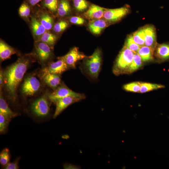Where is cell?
Listing matches in <instances>:
<instances>
[{
    "mask_svg": "<svg viewBox=\"0 0 169 169\" xmlns=\"http://www.w3.org/2000/svg\"><path fill=\"white\" fill-rule=\"evenodd\" d=\"M30 64V60L24 57L19 58L3 71L4 84L9 98L14 101L17 90Z\"/></svg>",
    "mask_w": 169,
    "mask_h": 169,
    "instance_id": "cell-1",
    "label": "cell"
},
{
    "mask_svg": "<svg viewBox=\"0 0 169 169\" xmlns=\"http://www.w3.org/2000/svg\"><path fill=\"white\" fill-rule=\"evenodd\" d=\"M102 63L101 52L99 49L95 50L92 55L83 59L81 69L85 74L93 79L98 78Z\"/></svg>",
    "mask_w": 169,
    "mask_h": 169,
    "instance_id": "cell-2",
    "label": "cell"
},
{
    "mask_svg": "<svg viewBox=\"0 0 169 169\" xmlns=\"http://www.w3.org/2000/svg\"><path fill=\"white\" fill-rule=\"evenodd\" d=\"M135 53L124 46L118 55L113 67V72L118 75L125 74L132 62Z\"/></svg>",
    "mask_w": 169,
    "mask_h": 169,
    "instance_id": "cell-3",
    "label": "cell"
},
{
    "mask_svg": "<svg viewBox=\"0 0 169 169\" xmlns=\"http://www.w3.org/2000/svg\"><path fill=\"white\" fill-rule=\"evenodd\" d=\"M53 49L46 43L36 41L34 43L33 55L42 64L50 60L53 56Z\"/></svg>",
    "mask_w": 169,
    "mask_h": 169,
    "instance_id": "cell-4",
    "label": "cell"
},
{
    "mask_svg": "<svg viewBox=\"0 0 169 169\" xmlns=\"http://www.w3.org/2000/svg\"><path fill=\"white\" fill-rule=\"evenodd\" d=\"M69 96L80 98L82 100L85 98L84 94L72 91L64 84H61L54 92L47 95L48 98L54 103L59 99Z\"/></svg>",
    "mask_w": 169,
    "mask_h": 169,
    "instance_id": "cell-5",
    "label": "cell"
},
{
    "mask_svg": "<svg viewBox=\"0 0 169 169\" xmlns=\"http://www.w3.org/2000/svg\"><path fill=\"white\" fill-rule=\"evenodd\" d=\"M40 87L38 79L34 75H31L25 79L22 87V92L26 95L32 96L37 92Z\"/></svg>",
    "mask_w": 169,
    "mask_h": 169,
    "instance_id": "cell-6",
    "label": "cell"
},
{
    "mask_svg": "<svg viewBox=\"0 0 169 169\" xmlns=\"http://www.w3.org/2000/svg\"><path fill=\"white\" fill-rule=\"evenodd\" d=\"M31 109L33 113L38 117L47 115L50 111L48 101L45 96H42L34 101L32 103Z\"/></svg>",
    "mask_w": 169,
    "mask_h": 169,
    "instance_id": "cell-7",
    "label": "cell"
},
{
    "mask_svg": "<svg viewBox=\"0 0 169 169\" xmlns=\"http://www.w3.org/2000/svg\"><path fill=\"white\" fill-rule=\"evenodd\" d=\"M86 56L80 52L77 47H75L71 49L66 54L59 58L65 61L69 69H74L76 67V63L83 59Z\"/></svg>",
    "mask_w": 169,
    "mask_h": 169,
    "instance_id": "cell-8",
    "label": "cell"
},
{
    "mask_svg": "<svg viewBox=\"0 0 169 169\" xmlns=\"http://www.w3.org/2000/svg\"><path fill=\"white\" fill-rule=\"evenodd\" d=\"M128 8L124 7L119 8L106 9L103 16L105 19L110 22L118 21L125 16L129 12Z\"/></svg>",
    "mask_w": 169,
    "mask_h": 169,
    "instance_id": "cell-9",
    "label": "cell"
},
{
    "mask_svg": "<svg viewBox=\"0 0 169 169\" xmlns=\"http://www.w3.org/2000/svg\"><path fill=\"white\" fill-rule=\"evenodd\" d=\"M58 60L55 62L50 63L47 66L44 68L42 73H50L60 75L69 68L65 61L60 58H58Z\"/></svg>",
    "mask_w": 169,
    "mask_h": 169,
    "instance_id": "cell-10",
    "label": "cell"
},
{
    "mask_svg": "<svg viewBox=\"0 0 169 169\" xmlns=\"http://www.w3.org/2000/svg\"><path fill=\"white\" fill-rule=\"evenodd\" d=\"M82 100L80 98L71 96L66 97L58 100L55 103L56 107L53 118L56 117L69 105Z\"/></svg>",
    "mask_w": 169,
    "mask_h": 169,
    "instance_id": "cell-11",
    "label": "cell"
},
{
    "mask_svg": "<svg viewBox=\"0 0 169 169\" xmlns=\"http://www.w3.org/2000/svg\"><path fill=\"white\" fill-rule=\"evenodd\" d=\"M145 35V45L153 49L157 45L155 29L152 26H149L143 28Z\"/></svg>",
    "mask_w": 169,
    "mask_h": 169,
    "instance_id": "cell-12",
    "label": "cell"
},
{
    "mask_svg": "<svg viewBox=\"0 0 169 169\" xmlns=\"http://www.w3.org/2000/svg\"><path fill=\"white\" fill-rule=\"evenodd\" d=\"M42 79L45 84L54 90L61 84L60 75L50 73H42Z\"/></svg>",
    "mask_w": 169,
    "mask_h": 169,
    "instance_id": "cell-13",
    "label": "cell"
},
{
    "mask_svg": "<svg viewBox=\"0 0 169 169\" xmlns=\"http://www.w3.org/2000/svg\"><path fill=\"white\" fill-rule=\"evenodd\" d=\"M106 9L97 5L92 4L84 13V15L86 18L92 20L100 19L103 17Z\"/></svg>",
    "mask_w": 169,
    "mask_h": 169,
    "instance_id": "cell-14",
    "label": "cell"
},
{
    "mask_svg": "<svg viewBox=\"0 0 169 169\" xmlns=\"http://www.w3.org/2000/svg\"><path fill=\"white\" fill-rule=\"evenodd\" d=\"M155 49V55L159 62L169 60V43L157 44Z\"/></svg>",
    "mask_w": 169,
    "mask_h": 169,
    "instance_id": "cell-15",
    "label": "cell"
},
{
    "mask_svg": "<svg viewBox=\"0 0 169 169\" xmlns=\"http://www.w3.org/2000/svg\"><path fill=\"white\" fill-rule=\"evenodd\" d=\"M38 13V19L47 31L52 29L54 25L53 17L49 13L44 11H40Z\"/></svg>",
    "mask_w": 169,
    "mask_h": 169,
    "instance_id": "cell-16",
    "label": "cell"
},
{
    "mask_svg": "<svg viewBox=\"0 0 169 169\" xmlns=\"http://www.w3.org/2000/svg\"><path fill=\"white\" fill-rule=\"evenodd\" d=\"M108 23L105 20L98 19L93 20L89 23L88 27L93 33L98 35L108 26Z\"/></svg>",
    "mask_w": 169,
    "mask_h": 169,
    "instance_id": "cell-17",
    "label": "cell"
},
{
    "mask_svg": "<svg viewBox=\"0 0 169 169\" xmlns=\"http://www.w3.org/2000/svg\"><path fill=\"white\" fill-rule=\"evenodd\" d=\"M30 27L33 36L36 40L47 31L38 18L34 17L31 18Z\"/></svg>",
    "mask_w": 169,
    "mask_h": 169,
    "instance_id": "cell-18",
    "label": "cell"
},
{
    "mask_svg": "<svg viewBox=\"0 0 169 169\" xmlns=\"http://www.w3.org/2000/svg\"><path fill=\"white\" fill-rule=\"evenodd\" d=\"M16 52L15 50L4 41L0 42V58L2 61L9 59Z\"/></svg>",
    "mask_w": 169,
    "mask_h": 169,
    "instance_id": "cell-19",
    "label": "cell"
},
{
    "mask_svg": "<svg viewBox=\"0 0 169 169\" xmlns=\"http://www.w3.org/2000/svg\"><path fill=\"white\" fill-rule=\"evenodd\" d=\"M0 113L9 120L17 115V114L13 111L9 107L1 94L0 96Z\"/></svg>",
    "mask_w": 169,
    "mask_h": 169,
    "instance_id": "cell-20",
    "label": "cell"
},
{
    "mask_svg": "<svg viewBox=\"0 0 169 169\" xmlns=\"http://www.w3.org/2000/svg\"><path fill=\"white\" fill-rule=\"evenodd\" d=\"M71 11L69 0H59L57 12L58 15L64 17L69 15Z\"/></svg>",
    "mask_w": 169,
    "mask_h": 169,
    "instance_id": "cell-21",
    "label": "cell"
},
{
    "mask_svg": "<svg viewBox=\"0 0 169 169\" xmlns=\"http://www.w3.org/2000/svg\"><path fill=\"white\" fill-rule=\"evenodd\" d=\"M57 38V37L55 34L49 31H46L36 41L44 43L53 48Z\"/></svg>",
    "mask_w": 169,
    "mask_h": 169,
    "instance_id": "cell-22",
    "label": "cell"
},
{
    "mask_svg": "<svg viewBox=\"0 0 169 169\" xmlns=\"http://www.w3.org/2000/svg\"><path fill=\"white\" fill-rule=\"evenodd\" d=\"M154 51L151 48L144 45L140 47L137 53L140 56L143 61H148L153 59Z\"/></svg>",
    "mask_w": 169,
    "mask_h": 169,
    "instance_id": "cell-23",
    "label": "cell"
},
{
    "mask_svg": "<svg viewBox=\"0 0 169 169\" xmlns=\"http://www.w3.org/2000/svg\"><path fill=\"white\" fill-rule=\"evenodd\" d=\"M141 59L137 53H135L133 60L125 73H130L139 69L142 65Z\"/></svg>",
    "mask_w": 169,
    "mask_h": 169,
    "instance_id": "cell-24",
    "label": "cell"
},
{
    "mask_svg": "<svg viewBox=\"0 0 169 169\" xmlns=\"http://www.w3.org/2000/svg\"><path fill=\"white\" fill-rule=\"evenodd\" d=\"M165 86L163 85L152 84L146 82H141V88L140 92L143 93L163 88Z\"/></svg>",
    "mask_w": 169,
    "mask_h": 169,
    "instance_id": "cell-25",
    "label": "cell"
},
{
    "mask_svg": "<svg viewBox=\"0 0 169 169\" xmlns=\"http://www.w3.org/2000/svg\"><path fill=\"white\" fill-rule=\"evenodd\" d=\"M132 35L136 44L141 47L145 45V35L143 28L136 31Z\"/></svg>",
    "mask_w": 169,
    "mask_h": 169,
    "instance_id": "cell-26",
    "label": "cell"
},
{
    "mask_svg": "<svg viewBox=\"0 0 169 169\" xmlns=\"http://www.w3.org/2000/svg\"><path fill=\"white\" fill-rule=\"evenodd\" d=\"M59 0H43V4L45 8L52 12L57 11Z\"/></svg>",
    "mask_w": 169,
    "mask_h": 169,
    "instance_id": "cell-27",
    "label": "cell"
},
{
    "mask_svg": "<svg viewBox=\"0 0 169 169\" xmlns=\"http://www.w3.org/2000/svg\"><path fill=\"white\" fill-rule=\"evenodd\" d=\"M124 46L135 53H137L141 47L135 43L132 35H130L127 37Z\"/></svg>",
    "mask_w": 169,
    "mask_h": 169,
    "instance_id": "cell-28",
    "label": "cell"
},
{
    "mask_svg": "<svg viewBox=\"0 0 169 169\" xmlns=\"http://www.w3.org/2000/svg\"><path fill=\"white\" fill-rule=\"evenodd\" d=\"M123 88L125 90L131 92H140L141 88V82H135L130 83L123 86Z\"/></svg>",
    "mask_w": 169,
    "mask_h": 169,
    "instance_id": "cell-29",
    "label": "cell"
},
{
    "mask_svg": "<svg viewBox=\"0 0 169 169\" xmlns=\"http://www.w3.org/2000/svg\"><path fill=\"white\" fill-rule=\"evenodd\" d=\"M74 6L79 12H83L88 8L89 4L86 0H73Z\"/></svg>",
    "mask_w": 169,
    "mask_h": 169,
    "instance_id": "cell-30",
    "label": "cell"
},
{
    "mask_svg": "<svg viewBox=\"0 0 169 169\" xmlns=\"http://www.w3.org/2000/svg\"><path fill=\"white\" fill-rule=\"evenodd\" d=\"M10 156L9 150L7 148L3 149L0 154V163L1 165L5 166L9 162Z\"/></svg>",
    "mask_w": 169,
    "mask_h": 169,
    "instance_id": "cell-31",
    "label": "cell"
},
{
    "mask_svg": "<svg viewBox=\"0 0 169 169\" xmlns=\"http://www.w3.org/2000/svg\"><path fill=\"white\" fill-rule=\"evenodd\" d=\"M68 23L63 20L60 21L54 25L53 29L56 33H60L64 31L68 27Z\"/></svg>",
    "mask_w": 169,
    "mask_h": 169,
    "instance_id": "cell-32",
    "label": "cell"
},
{
    "mask_svg": "<svg viewBox=\"0 0 169 169\" xmlns=\"http://www.w3.org/2000/svg\"><path fill=\"white\" fill-rule=\"evenodd\" d=\"M19 13L22 17L28 18L30 15V9L28 3H23L19 8Z\"/></svg>",
    "mask_w": 169,
    "mask_h": 169,
    "instance_id": "cell-33",
    "label": "cell"
},
{
    "mask_svg": "<svg viewBox=\"0 0 169 169\" xmlns=\"http://www.w3.org/2000/svg\"><path fill=\"white\" fill-rule=\"evenodd\" d=\"M9 120L0 113V132L2 133L6 129Z\"/></svg>",
    "mask_w": 169,
    "mask_h": 169,
    "instance_id": "cell-34",
    "label": "cell"
},
{
    "mask_svg": "<svg viewBox=\"0 0 169 169\" xmlns=\"http://www.w3.org/2000/svg\"><path fill=\"white\" fill-rule=\"evenodd\" d=\"M69 20L71 23L79 25H82L85 22V20L83 18L77 16L71 17Z\"/></svg>",
    "mask_w": 169,
    "mask_h": 169,
    "instance_id": "cell-35",
    "label": "cell"
},
{
    "mask_svg": "<svg viewBox=\"0 0 169 169\" xmlns=\"http://www.w3.org/2000/svg\"><path fill=\"white\" fill-rule=\"evenodd\" d=\"M19 159H17L15 161L8 163L4 166V169H19L18 165Z\"/></svg>",
    "mask_w": 169,
    "mask_h": 169,
    "instance_id": "cell-36",
    "label": "cell"
},
{
    "mask_svg": "<svg viewBox=\"0 0 169 169\" xmlns=\"http://www.w3.org/2000/svg\"><path fill=\"white\" fill-rule=\"evenodd\" d=\"M42 0H26V1L28 4L30 6H33Z\"/></svg>",
    "mask_w": 169,
    "mask_h": 169,
    "instance_id": "cell-37",
    "label": "cell"
},
{
    "mask_svg": "<svg viewBox=\"0 0 169 169\" xmlns=\"http://www.w3.org/2000/svg\"><path fill=\"white\" fill-rule=\"evenodd\" d=\"M4 84V75H3V72L2 70H0V89L3 87V86Z\"/></svg>",
    "mask_w": 169,
    "mask_h": 169,
    "instance_id": "cell-38",
    "label": "cell"
},
{
    "mask_svg": "<svg viewBox=\"0 0 169 169\" xmlns=\"http://www.w3.org/2000/svg\"><path fill=\"white\" fill-rule=\"evenodd\" d=\"M64 169H76L77 167L70 164H66L64 165Z\"/></svg>",
    "mask_w": 169,
    "mask_h": 169,
    "instance_id": "cell-39",
    "label": "cell"
}]
</instances>
